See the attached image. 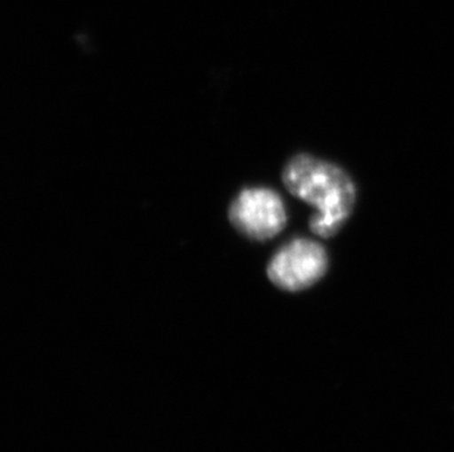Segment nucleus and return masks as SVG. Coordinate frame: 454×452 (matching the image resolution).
<instances>
[{
	"instance_id": "1",
	"label": "nucleus",
	"mask_w": 454,
	"mask_h": 452,
	"mask_svg": "<svg viewBox=\"0 0 454 452\" xmlns=\"http://www.w3.org/2000/svg\"><path fill=\"white\" fill-rule=\"evenodd\" d=\"M283 183L290 194L317 209L309 226L317 237H334L352 214L355 183L333 163L299 154L284 168Z\"/></svg>"
},
{
	"instance_id": "2",
	"label": "nucleus",
	"mask_w": 454,
	"mask_h": 452,
	"mask_svg": "<svg viewBox=\"0 0 454 452\" xmlns=\"http://www.w3.org/2000/svg\"><path fill=\"white\" fill-rule=\"evenodd\" d=\"M328 270V254L321 244L308 238L292 239L275 253L268 277L281 290L296 292L317 284Z\"/></svg>"
},
{
	"instance_id": "3",
	"label": "nucleus",
	"mask_w": 454,
	"mask_h": 452,
	"mask_svg": "<svg viewBox=\"0 0 454 452\" xmlns=\"http://www.w3.org/2000/svg\"><path fill=\"white\" fill-rule=\"evenodd\" d=\"M230 222L241 235L254 241L274 238L287 223L283 199L270 188H247L228 210Z\"/></svg>"
}]
</instances>
